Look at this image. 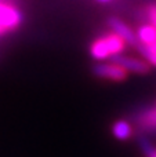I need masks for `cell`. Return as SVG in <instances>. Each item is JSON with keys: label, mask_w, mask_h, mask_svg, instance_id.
<instances>
[{"label": "cell", "mask_w": 156, "mask_h": 157, "mask_svg": "<svg viewBox=\"0 0 156 157\" xmlns=\"http://www.w3.org/2000/svg\"><path fill=\"white\" fill-rule=\"evenodd\" d=\"M127 47V43L116 35L115 32L109 30L108 33L96 37L90 44V55L96 61H109L118 55L123 54Z\"/></svg>", "instance_id": "obj_1"}, {"label": "cell", "mask_w": 156, "mask_h": 157, "mask_svg": "<svg viewBox=\"0 0 156 157\" xmlns=\"http://www.w3.org/2000/svg\"><path fill=\"white\" fill-rule=\"evenodd\" d=\"M22 22V13L17 4L0 0V36L15 30Z\"/></svg>", "instance_id": "obj_2"}, {"label": "cell", "mask_w": 156, "mask_h": 157, "mask_svg": "<svg viewBox=\"0 0 156 157\" xmlns=\"http://www.w3.org/2000/svg\"><path fill=\"white\" fill-rule=\"evenodd\" d=\"M93 73L96 75L98 78L108 81H113V83H122L126 81L129 77V72L116 61H99L98 63H96L93 68Z\"/></svg>", "instance_id": "obj_3"}, {"label": "cell", "mask_w": 156, "mask_h": 157, "mask_svg": "<svg viewBox=\"0 0 156 157\" xmlns=\"http://www.w3.org/2000/svg\"><path fill=\"white\" fill-rule=\"evenodd\" d=\"M112 61H116L118 63H120L129 73L141 75V76L148 75L152 69V66L142 57H131V55L120 54L118 57L112 58Z\"/></svg>", "instance_id": "obj_4"}, {"label": "cell", "mask_w": 156, "mask_h": 157, "mask_svg": "<svg viewBox=\"0 0 156 157\" xmlns=\"http://www.w3.org/2000/svg\"><path fill=\"white\" fill-rule=\"evenodd\" d=\"M108 26H109V30H112L116 35L120 36L127 43V46H131L135 48V46L138 44L135 30H133V28H130L123 19L118 18V17H111L108 19Z\"/></svg>", "instance_id": "obj_5"}, {"label": "cell", "mask_w": 156, "mask_h": 157, "mask_svg": "<svg viewBox=\"0 0 156 157\" xmlns=\"http://www.w3.org/2000/svg\"><path fill=\"white\" fill-rule=\"evenodd\" d=\"M135 124L142 131H156V102L151 108L142 109L135 117Z\"/></svg>", "instance_id": "obj_6"}, {"label": "cell", "mask_w": 156, "mask_h": 157, "mask_svg": "<svg viewBox=\"0 0 156 157\" xmlns=\"http://www.w3.org/2000/svg\"><path fill=\"white\" fill-rule=\"evenodd\" d=\"M112 135L115 136L118 141H129L134 135V127L130 121L127 120H116L112 124Z\"/></svg>", "instance_id": "obj_7"}, {"label": "cell", "mask_w": 156, "mask_h": 157, "mask_svg": "<svg viewBox=\"0 0 156 157\" xmlns=\"http://www.w3.org/2000/svg\"><path fill=\"white\" fill-rule=\"evenodd\" d=\"M138 44H151L156 40V28L149 24H142L135 30ZM137 47V46H135Z\"/></svg>", "instance_id": "obj_8"}, {"label": "cell", "mask_w": 156, "mask_h": 157, "mask_svg": "<svg viewBox=\"0 0 156 157\" xmlns=\"http://www.w3.org/2000/svg\"><path fill=\"white\" fill-rule=\"evenodd\" d=\"M135 50L149 65L156 68V40L151 44H137Z\"/></svg>", "instance_id": "obj_9"}, {"label": "cell", "mask_w": 156, "mask_h": 157, "mask_svg": "<svg viewBox=\"0 0 156 157\" xmlns=\"http://www.w3.org/2000/svg\"><path fill=\"white\" fill-rule=\"evenodd\" d=\"M144 15H145L146 24L156 28V0H152L151 3L145 6L144 8Z\"/></svg>", "instance_id": "obj_10"}, {"label": "cell", "mask_w": 156, "mask_h": 157, "mask_svg": "<svg viewBox=\"0 0 156 157\" xmlns=\"http://www.w3.org/2000/svg\"><path fill=\"white\" fill-rule=\"evenodd\" d=\"M138 144H140V147L145 157H156V146L149 139L141 138L140 141H138Z\"/></svg>", "instance_id": "obj_11"}, {"label": "cell", "mask_w": 156, "mask_h": 157, "mask_svg": "<svg viewBox=\"0 0 156 157\" xmlns=\"http://www.w3.org/2000/svg\"><path fill=\"white\" fill-rule=\"evenodd\" d=\"M97 2H99V3H109V2H112V0H97Z\"/></svg>", "instance_id": "obj_12"}]
</instances>
